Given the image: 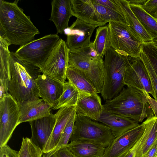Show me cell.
Instances as JSON below:
<instances>
[{
    "instance_id": "cell-42",
    "label": "cell",
    "mask_w": 157,
    "mask_h": 157,
    "mask_svg": "<svg viewBox=\"0 0 157 157\" xmlns=\"http://www.w3.org/2000/svg\"><path fill=\"white\" fill-rule=\"evenodd\" d=\"M135 151V145L129 151L123 154L119 157H134Z\"/></svg>"
},
{
    "instance_id": "cell-15",
    "label": "cell",
    "mask_w": 157,
    "mask_h": 157,
    "mask_svg": "<svg viewBox=\"0 0 157 157\" xmlns=\"http://www.w3.org/2000/svg\"><path fill=\"white\" fill-rule=\"evenodd\" d=\"M56 121V114L50 115L29 122L30 125L32 141L43 151L51 135Z\"/></svg>"
},
{
    "instance_id": "cell-33",
    "label": "cell",
    "mask_w": 157,
    "mask_h": 157,
    "mask_svg": "<svg viewBox=\"0 0 157 157\" xmlns=\"http://www.w3.org/2000/svg\"><path fill=\"white\" fill-rule=\"evenodd\" d=\"M141 51L146 56L157 75V48L152 42L143 43Z\"/></svg>"
},
{
    "instance_id": "cell-7",
    "label": "cell",
    "mask_w": 157,
    "mask_h": 157,
    "mask_svg": "<svg viewBox=\"0 0 157 157\" xmlns=\"http://www.w3.org/2000/svg\"><path fill=\"white\" fill-rule=\"evenodd\" d=\"M115 138L112 131L106 125L76 114L74 129L69 141L90 140L100 143L106 147Z\"/></svg>"
},
{
    "instance_id": "cell-9",
    "label": "cell",
    "mask_w": 157,
    "mask_h": 157,
    "mask_svg": "<svg viewBox=\"0 0 157 157\" xmlns=\"http://www.w3.org/2000/svg\"><path fill=\"white\" fill-rule=\"evenodd\" d=\"M18 103L9 93L0 98V148L7 144L19 124Z\"/></svg>"
},
{
    "instance_id": "cell-45",
    "label": "cell",
    "mask_w": 157,
    "mask_h": 157,
    "mask_svg": "<svg viewBox=\"0 0 157 157\" xmlns=\"http://www.w3.org/2000/svg\"><path fill=\"white\" fill-rule=\"evenodd\" d=\"M156 157H157V155H156Z\"/></svg>"
},
{
    "instance_id": "cell-35",
    "label": "cell",
    "mask_w": 157,
    "mask_h": 157,
    "mask_svg": "<svg viewBox=\"0 0 157 157\" xmlns=\"http://www.w3.org/2000/svg\"><path fill=\"white\" fill-rule=\"evenodd\" d=\"M141 7L157 21V0H147Z\"/></svg>"
},
{
    "instance_id": "cell-21",
    "label": "cell",
    "mask_w": 157,
    "mask_h": 157,
    "mask_svg": "<svg viewBox=\"0 0 157 157\" xmlns=\"http://www.w3.org/2000/svg\"><path fill=\"white\" fill-rule=\"evenodd\" d=\"M97 121L108 126L115 138L140 124L130 118L104 110Z\"/></svg>"
},
{
    "instance_id": "cell-14",
    "label": "cell",
    "mask_w": 157,
    "mask_h": 157,
    "mask_svg": "<svg viewBox=\"0 0 157 157\" xmlns=\"http://www.w3.org/2000/svg\"><path fill=\"white\" fill-rule=\"evenodd\" d=\"M35 82L38 89L39 97L52 109L57 105L63 93L64 83L44 74L38 75Z\"/></svg>"
},
{
    "instance_id": "cell-1",
    "label": "cell",
    "mask_w": 157,
    "mask_h": 157,
    "mask_svg": "<svg viewBox=\"0 0 157 157\" xmlns=\"http://www.w3.org/2000/svg\"><path fill=\"white\" fill-rule=\"evenodd\" d=\"M19 0L0 1V37L10 45H23L40 33L38 29L18 5Z\"/></svg>"
},
{
    "instance_id": "cell-37",
    "label": "cell",
    "mask_w": 157,
    "mask_h": 157,
    "mask_svg": "<svg viewBox=\"0 0 157 157\" xmlns=\"http://www.w3.org/2000/svg\"><path fill=\"white\" fill-rule=\"evenodd\" d=\"M18 152L12 149L7 145L0 148V157H18Z\"/></svg>"
},
{
    "instance_id": "cell-22",
    "label": "cell",
    "mask_w": 157,
    "mask_h": 157,
    "mask_svg": "<svg viewBox=\"0 0 157 157\" xmlns=\"http://www.w3.org/2000/svg\"><path fill=\"white\" fill-rule=\"evenodd\" d=\"M144 129L135 145L134 157H143L157 139V120L155 116L144 121Z\"/></svg>"
},
{
    "instance_id": "cell-28",
    "label": "cell",
    "mask_w": 157,
    "mask_h": 157,
    "mask_svg": "<svg viewBox=\"0 0 157 157\" xmlns=\"http://www.w3.org/2000/svg\"><path fill=\"white\" fill-rule=\"evenodd\" d=\"M85 93L80 91L69 82H65L63 93L57 105L52 109L57 110L67 106H75L79 99Z\"/></svg>"
},
{
    "instance_id": "cell-23",
    "label": "cell",
    "mask_w": 157,
    "mask_h": 157,
    "mask_svg": "<svg viewBox=\"0 0 157 157\" xmlns=\"http://www.w3.org/2000/svg\"><path fill=\"white\" fill-rule=\"evenodd\" d=\"M66 146L76 157H104L106 147L94 141L77 140Z\"/></svg>"
},
{
    "instance_id": "cell-20",
    "label": "cell",
    "mask_w": 157,
    "mask_h": 157,
    "mask_svg": "<svg viewBox=\"0 0 157 157\" xmlns=\"http://www.w3.org/2000/svg\"><path fill=\"white\" fill-rule=\"evenodd\" d=\"M52 10L49 20L54 24L57 34H62L68 28V23L73 16L71 0H53L51 1Z\"/></svg>"
},
{
    "instance_id": "cell-31",
    "label": "cell",
    "mask_w": 157,
    "mask_h": 157,
    "mask_svg": "<svg viewBox=\"0 0 157 157\" xmlns=\"http://www.w3.org/2000/svg\"><path fill=\"white\" fill-rule=\"evenodd\" d=\"M76 115L75 112L67 123L55 148L51 151L45 153L46 157H50L59 148L68 144L74 131Z\"/></svg>"
},
{
    "instance_id": "cell-30",
    "label": "cell",
    "mask_w": 157,
    "mask_h": 157,
    "mask_svg": "<svg viewBox=\"0 0 157 157\" xmlns=\"http://www.w3.org/2000/svg\"><path fill=\"white\" fill-rule=\"evenodd\" d=\"M92 2L101 20L106 23L113 21L124 24L128 26L124 17L119 13L108 8Z\"/></svg>"
},
{
    "instance_id": "cell-32",
    "label": "cell",
    "mask_w": 157,
    "mask_h": 157,
    "mask_svg": "<svg viewBox=\"0 0 157 157\" xmlns=\"http://www.w3.org/2000/svg\"><path fill=\"white\" fill-rule=\"evenodd\" d=\"M43 151L28 137L23 138L18 157H42Z\"/></svg>"
},
{
    "instance_id": "cell-13",
    "label": "cell",
    "mask_w": 157,
    "mask_h": 157,
    "mask_svg": "<svg viewBox=\"0 0 157 157\" xmlns=\"http://www.w3.org/2000/svg\"><path fill=\"white\" fill-rule=\"evenodd\" d=\"M97 27L77 19L64 31L67 36L66 43L69 49H74L89 44L93 33Z\"/></svg>"
},
{
    "instance_id": "cell-38",
    "label": "cell",
    "mask_w": 157,
    "mask_h": 157,
    "mask_svg": "<svg viewBox=\"0 0 157 157\" xmlns=\"http://www.w3.org/2000/svg\"><path fill=\"white\" fill-rule=\"evenodd\" d=\"M143 93L145 94L148 103L152 110L154 115L157 118V100L152 98L149 94L145 91Z\"/></svg>"
},
{
    "instance_id": "cell-8",
    "label": "cell",
    "mask_w": 157,
    "mask_h": 157,
    "mask_svg": "<svg viewBox=\"0 0 157 157\" xmlns=\"http://www.w3.org/2000/svg\"><path fill=\"white\" fill-rule=\"evenodd\" d=\"M108 25L111 47L123 55L140 56L143 42L132 34L128 26L113 21L109 22Z\"/></svg>"
},
{
    "instance_id": "cell-2",
    "label": "cell",
    "mask_w": 157,
    "mask_h": 157,
    "mask_svg": "<svg viewBox=\"0 0 157 157\" xmlns=\"http://www.w3.org/2000/svg\"><path fill=\"white\" fill-rule=\"evenodd\" d=\"M103 107V110L138 123L155 116L144 93L129 86L124 87L116 97L106 101Z\"/></svg>"
},
{
    "instance_id": "cell-19",
    "label": "cell",
    "mask_w": 157,
    "mask_h": 157,
    "mask_svg": "<svg viewBox=\"0 0 157 157\" xmlns=\"http://www.w3.org/2000/svg\"><path fill=\"white\" fill-rule=\"evenodd\" d=\"M75 106H67L59 109L55 114L56 121L52 134L43 151L44 153L51 151L55 147L61 134L67 122L75 113Z\"/></svg>"
},
{
    "instance_id": "cell-36",
    "label": "cell",
    "mask_w": 157,
    "mask_h": 157,
    "mask_svg": "<svg viewBox=\"0 0 157 157\" xmlns=\"http://www.w3.org/2000/svg\"><path fill=\"white\" fill-rule=\"evenodd\" d=\"M93 1L97 4L116 11L124 17V14L120 7L115 2L114 0H93Z\"/></svg>"
},
{
    "instance_id": "cell-11",
    "label": "cell",
    "mask_w": 157,
    "mask_h": 157,
    "mask_svg": "<svg viewBox=\"0 0 157 157\" xmlns=\"http://www.w3.org/2000/svg\"><path fill=\"white\" fill-rule=\"evenodd\" d=\"M125 85L142 92L145 91L157 100L156 95L152 87L147 70L140 57H130V63L125 74Z\"/></svg>"
},
{
    "instance_id": "cell-43",
    "label": "cell",
    "mask_w": 157,
    "mask_h": 157,
    "mask_svg": "<svg viewBox=\"0 0 157 157\" xmlns=\"http://www.w3.org/2000/svg\"><path fill=\"white\" fill-rule=\"evenodd\" d=\"M153 44L156 48H157V40H154L152 41Z\"/></svg>"
},
{
    "instance_id": "cell-24",
    "label": "cell",
    "mask_w": 157,
    "mask_h": 157,
    "mask_svg": "<svg viewBox=\"0 0 157 157\" xmlns=\"http://www.w3.org/2000/svg\"><path fill=\"white\" fill-rule=\"evenodd\" d=\"M10 44L0 37V98L9 93L8 85L11 78Z\"/></svg>"
},
{
    "instance_id": "cell-29",
    "label": "cell",
    "mask_w": 157,
    "mask_h": 157,
    "mask_svg": "<svg viewBox=\"0 0 157 157\" xmlns=\"http://www.w3.org/2000/svg\"><path fill=\"white\" fill-rule=\"evenodd\" d=\"M110 33L108 24L100 26L96 29L94 48L99 57L103 58L107 50L111 47Z\"/></svg>"
},
{
    "instance_id": "cell-16",
    "label": "cell",
    "mask_w": 157,
    "mask_h": 157,
    "mask_svg": "<svg viewBox=\"0 0 157 157\" xmlns=\"http://www.w3.org/2000/svg\"><path fill=\"white\" fill-rule=\"evenodd\" d=\"M18 103L20 111L19 124L48 116L52 109L49 105L39 98Z\"/></svg>"
},
{
    "instance_id": "cell-17",
    "label": "cell",
    "mask_w": 157,
    "mask_h": 157,
    "mask_svg": "<svg viewBox=\"0 0 157 157\" xmlns=\"http://www.w3.org/2000/svg\"><path fill=\"white\" fill-rule=\"evenodd\" d=\"M101 99L97 93L84 94L75 105L76 114L98 121L103 110Z\"/></svg>"
},
{
    "instance_id": "cell-3",
    "label": "cell",
    "mask_w": 157,
    "mask_h": 157,
    "mask_svg": "<svg viewBox=\"0 0 157 157\" xmlns=\"http://www.w3.org/2000/svg\"><path fill=\"white\" fill-rule=\"evenodd\" d=\"M11 78L8 93L18 103L39 98V90L35 82L38 75L32 65L19 59L11 52Z\"/></svg>"
},
{
    "instance_id": "cell-5",
    "label": "cell",
    "mask_w": 157,
    "mask_h": 157,
    "mask_svg": "<svg viewBox=\"0 0 157 157\" xmlns=\"http://www.w3.org/2000/svg\"><path fill=\"white\" fill-rule=\"evenodd\" d=\"M104 56V86L101 94L107 101L116 97L124 87V75L130 57L118 53L111 47Z\"/></svg>"
},
{
    "instance_id": "cell-39",
    "label": "cell",
    "mask_w": 157,
    "mask_h": 157,
    "mask_svg": "<svg viewBox=\"0 0 157 157\" xmlns=\"http://www.w3.org/2000/svg\"><path fill=\"white\" fill-rule=\"evenodd\" d=\"M55 153L58 157H76L65 146L59 148Z\"/></svg>"
},
{
    "instance_id": "cell-4",
    "label": "cell",
    "mask_w": 157,
    "mask_h": 157,
    "mask_svg": "<svg viewBox=\"0 0 157 157\" xmlns=\"http://www.w3.org/2000/svg\"><path fill=\"white\" fill-rule=\"evenodd\" d=\"M68 67L80 71L89 80L97 93H101L104 86V60L98 55L93 42L77 49L69 50Z\"/></svg>"
},
{
    "instance_id": "cell-27",
    "label": "cell",
    "mask_w": 157,
    "mask_h": 157,
    "mask_svg": "<svg viewBox=\"0 0 157 157\" xmlns=\"http://www.w3.org/2000/svg\"><path fill=\"white\" fill-rule=\"evenodd\" d=\"M129 5L131 10L153 40H157V21L141 6Z\"/></svg>"
},
{
    "instance_id": "cell-6",
    "label": "cell",
    "mask_w": 157,
    "mask_h": 157,
    "mask_svg": "<svg viewBox=\"0 0 157 157\" xmlns=\"http://www.w3.org/2000/svg\"><path fill=\"white\" fill-rule=\"evenodd\" d=\"M60 39L57 34L47 35L20 46L14 54L19 59L39 68L41 72L45 62Z\"/></svg>"
},
{
    "instance_id": "cell-18",
    "label": "cell",
    "mask_w": 157,
    "mask_h": 157,
    "mask_svg": "<svg viewBox=\"0 0 157 157\" xmlns=\"http://www.w3.org/2000/svg\"><path fill=\"white\" fill-rule=\"evenodd\" d=\"M73 16L87 23L97 27L104 26L92 0H71Z\"/></svg>"
},
{
    "instance_id": "cell-40",
    "label": "cell",
    "mask_w": 157,
    "mask_h": 157,
    "mask_svg": "<svg viewBox=\"0 0 157 157\" xmlns=\"http://www.w3.org/2000/svg\"><path fill=\"white\" fill-rule=\"evenodd\" d=\"M157 154V139L143 157H156Z\"/></svg>"
},
{
    "instance_id": "cell-25",
    "label": "cell",
    "mask_w": 157,
    "mask_h": 157,
    "mask_svg": "<svg viewBox=\"0 0 157 157\" xmlns=\"http://www.w3.org/2000/svg\"><path fill=\"white\" fill-rule=\"evenodd\" d=\"M114 0L122 10L128 28L132 34L144 43L152 42L153 40L152 38L131 10L127 0Z\"/></svg>"
},
{
    "instance_id": "cell-10",
    "label": "cell",
    "mask_w": 157,
    "mask_h": 157,
    "mask_svg": "<svg viewBox=\"0 0 157 157\" xmlns=\"http://www.w3.org/2000/svg\"><path fill=\"white\" fill-rule=\"evenodd\" d=\"M69 51L66 42L60 38L45 62L41 72L64 83L68 67Z\"/></svg>"
},
{
    "instance_id": "cell-44",
    "label": "cell",
    "mask_w": 157,
    "mask_h": 157,
    "mask_svg": "<svg viewBox=\"0 0 157 157\" xmlns=\"http://www.w3.org/2000/svg\"><path fill=\"white\" fill-rule=\"evenodd\" d=\"M50 157H58L57 155H56L55 153H54Z\"/></svg>"
},
{
    "instance_id": "cell-26",
    "label": "cell",
    "mask_w": 157,
    "mask_h": 157,
    "mask_svg": "<svg viewBox=\"0 0 157 157\" xmlns=\"http://www.w3.org/2000/svg\"><path fill=\"white\" fill-rule=\"evenodd\" d=\"M66 77L68 81L73 85L80 91L89 94L97 93L89 80L78 69L68 67L66 72Z\"/></svg>"
},
{
    "instance_id": "cell-12",
    "label": "cell",
    "mask_w": 157,
    "mask_h": 157,
    "mask_svg": "<svg viewBox=\"0 0 157 157\" xmlns=\"http://www.w3.org/2000/svg\"><path fill=\"white\" fill-rule=\"evenodd\" d=\"M144 127L143 122L115 138L112 143L106 147L104 157H119L129 151L141 137Z\"/></svg>"
},
{
    "instance_id": "cell-34",
    "label": "cell",
    "mask_w": 157,
    "mask_h": 157,
    "mask_svg": "<svg viewBox=\"0 0 157 157\" xmlns=\"http://www.w3.org/2000/svg\"><path fill=\"white\" fill-rule=\"evenodd\" d=\"M140 57L145 65L152 88L157 98V75L146 56L141 51Z\"/></svg>"
},
{
    "instance_id": "cell-41",
    "label": "cell",
    "mask_w": 157,
    "mask_h": 157,
    "mask_svg": "<svg viewBox=\"0 0 157 157\" xmlns=\"http://www.w3.org/2000/svg\"><path fill=\"white\" fill-rule=\"evenodd\" d=\"M147 0H127L129 4L141 6L146 2Z\"/></svg>"
}]
</instances>
